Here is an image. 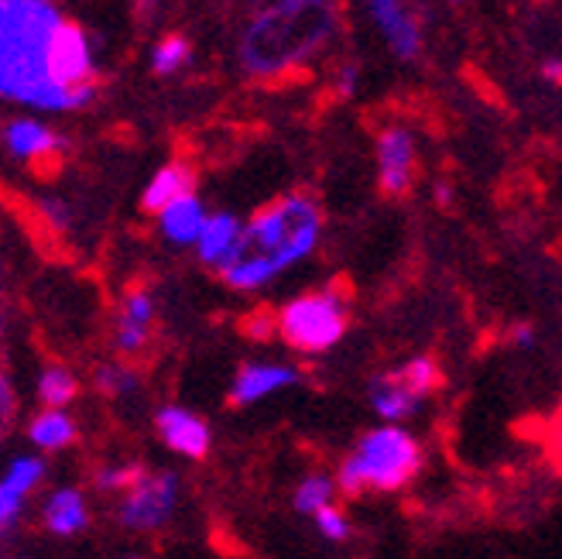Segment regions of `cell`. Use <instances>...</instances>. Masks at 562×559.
Listing matches in <instances>:
<instances>
[{
	"label": "cell",
	"mask_w": 562,
	"mask_h": 559,
	"mask_svg": "<svg viewBox=\"0 0 562 559\" xmlns=\"http://www.w3.org/2000/svg\"><path fill=\"white\" fill-rule=\"evenodd\" d=\"M274 320L278 340L295 354H326L344 340L350 326V292L340 282H329L316 292H302L281 305Z\"/></svg>",
	"instance_id": "5"
},
{
	"label": "cell",
	"mask_w": 562,
	"mask_h": 559,
	"mask_svg": "<svg viewBox=\"0 0 562 559\" xmlns=\"http://www.w3.org/2000/svg\"><path fill=\"white\" fill-rule=\"evenodd\" d=\"M536 4H549V0H536Z\"/></svg>",
	"instance_id": "36"
},
{
	"label": "cell",
	"mask_w": 562,
	"mask_h": 559,
	"mask_svg": "<svg viewBox=\"0 0 562 559\" xmlns=\"http://www.w3.org/2000/svg\"><path fill=\"white\" fill-rule=\"evenodd\" d=\"M0 145L4 152L27 165V169H42V165H55L66 155V137L55 131L48 121L35 118V114H21L11 118L4 127H0Z\"/></svg>",
	"instance_id": "8"
},
{
	"label": "cell",
	"mask_w": 562,
	"mask_h": 559,
	"mask_svg": "<svg viewBox=\"0 0 562 559\" xmlns=\"http://www.w3.org/2000/svg\"><path fill=\"white\" fill-rule=\"evenodd\" d=\"M333 35V0H258L237 35V66L247 79H281L313 63Z\"/></svg>",
	"instance_id": "3"
},
{
	"label": "cell",
	"mask_w": 562,
	"mask_h": 559,
	"mask_svg": "<svg viewBox=\"0 0 562 559\" xmlns=\"http://www.w3.org/2000/svg\"><path fill=\"white\" fill-rule=\"evenodd\" d=\"M360 87V69L357 63H344L340 69H336V93L340 97H353Z\"/></svg>",
	"instance_id": "30"
},
{
	"label": "cell",
	"mask_w": 562,
	"mask_h": 559,
	"mask_svg": "<svg viewBox=\"0 0 562 559\" xmlns=\"http://www.w3.org/2000/svg\"><path fill=\"white\" fill-rule=\"evenodd\" d=\"M422 463H426L422 446L405 426H378L353 443V450L340 460L333 478L336 491L347 497H360L368 491L391 494L408 488L418 478Z\"/></svg>",
	"instance_id": "4"
},
{
	"label": "cell",
	"mask_w": 562,
	"mask_h": 559,
	"mask_svg": "<svg viewBox=\"0 0 562 559\" xmlns=\"http://www.w3.org/2000/svg\"><path fill=\"white\" fill-rule=\"evenodd\" d=\"M14 405H18V399H14V384H11V378L0 371V436L8 433V423H11V415H14Z\"/></svg>",
	"instance_id": "29"
},
{
	"label": "cell",
	"mask_w": 562,
	"mask_h": 559,
	"mask_svg": "<svg viewBox=\"0 0 562 559\" xmlns=\"http://www.w3.org/2000/svg\"><path fill=\"white\" fill-rule=\"evenodd\" d=\"M161 8V0H131V11L137 21H151Z\"/></svg>",
	"instance_id": "31"
},
{
	"label": "cell",
	"mask_w": 562,
	"mask_h": 559,
	"mask_svg": "<svg viewBox=\"0 0 562 559\" xmlns=\"http://www.w3.org/2000/svg\"><path fill=\"white\" fill-rule=\"evenodd\" d=\"M531 340H536V329H531V323H518L512 329V347L525 350V347H531Z\"/></svg>",
	"instance_id": "32"
},
{
	"label": "cell",
	"mask_w": 562,
	"mask_h": 559,
	"mask_svg": "<svg viewBox=\"0 0 562 559\" xmlns=\"http://www.w3.org/2000/svg\"><path fill=\"white\" fill-rule=\"evenodd\" d=\"M240 237H244V220H237L227 210L210 213L200 241H195V258H200V265H206V268H213L220 275L223 268L234 261L237 247H240Z\"/></svg>",
	"instance_id": "13"
},
{
	"label": "cell",
	"mask_w": 562,
	"mask_h": 559,
	"mask_svg": "<svg viewBox=\"0 0 562 559\" xmlns=\"http://www.w3.org/2000/svg\"><path fill=\"white\" fill-rule=\"evenodd\" d=\"M244 333L250 340H271L278 337V320L271 310H255L247 320H244Z\"/></svg>",
	"instance_id": "28"
},
{
	"label": "cell",
	"mask_w": 562,
	"mask_h": 559,
	"mask_svg": "<svg viewBox=\"0 0 562 559\" xmlns=\"http://www.w3.org/2000/svg\"><path fill=\"white\" fill-rule=\"evenodd\" d=\"M93 388L103 399H127L140 388V371L131 360H106L93 371Z\"/></svg>",
	"instance_id": "20"
},
{
	"label": "cell",
	"mask_w": 562,
	"mask_h": 559,
	"mask_svg": "<svg viewBox=\"0 0 562 559\" xmlns=\"http://www.w3.org/2000/svg\"><path fill=\"white\" fill-rule=\"evenodd\" d=\"M155 320H158V305L151 289L140 282L127 286L117 299L114 329H110V344H114L117 360L137 365L148 354V347L155 344Z\"/></svg>",
	"instance_id": "7"
},
{
	"label": "cell",
	"mask_w": 562,
	"mask_h": 559,
	"mask_svg": "<svg viewBox=\"0 0 562 559\" xmlns=\"http://www.w3.org/2000/svg\"><path fill=\"white\" fill-rule=\"evenodd\" d=\"M97 90L93 38L59 0H0V103L72 114L90 107Z\"/></svg>",
	"instance_id": "1"
},
{
	"label": "cell",
	"mask_w": 562,
	"mask_h": 559,
	"mask_svg": "<svg viewBox=\"0 0 562 559\" xmlns=\"http://www.w3.org/2000/svg\"><path fill=\"white\" fill-rule=\"evenodd\" d=\"M155 429L161 436V443L168 446L172 454L186 457V460H203L210 454V426L203 423L200 415L182 409V405H165L155 415Z\"/></svg>",
	"instance_id": "11"
},
{
	"label": "cell",
	"mask_w": 562,
	"mask_h": 559,
	"mask_svg": "<svg viewBox=\"0 0 562 559\" xmlns=\"http://www.w3.org/2000/svg\"><path fill=\"white\" fill-rule=\"evenodd\" d=\"M206 216H210V210L195 192L182 195V200L168 203L161 213H155L158 234L172 247H195V241H200V234L206 227Z\"/></svg>",
	"instance_id": "14"
},
{
	"label": "cell",
	"mask_w": 562,
	"mask_h": 559,
	"mask_svg": "<svg viewBox=\"0 0 562 559\" xmlns=\"http://www.w3.org/2000/svg\"><path fill=\"white\" fill-rule=\"evenodd\" d=\"M27 439L45 454H59L76 443V418L69 415V409H42L27 426Z\"/></svg>",
	"instance_id": "18"
},
{
	"label": "cell",
	"mask_w": 562,
	"mask_h": 559,
	"mask_svg": "<svg viewBox=\"0 0 562 559\" xmlns=\"http://www.w3.org/2000/svg\"><path fill=\"white\" fill-rule=\"evenodd\" d=\"M323 237V210L308 192H285L244 223L234 261L220 271L234 292H258L302 265Z\"/></svg>",
	"instance_id": "2"
},
{
	"label": "cell",
	"mask_w": 562,
	"mask_h": 559,
	"mask_svg": "<svg viewBox=\"0 0 562 559\" xmlns=\"http://www.w3.org/2000/svg\"><path fill=\"white\" fill-rule=\"evenodd\" d=\"M42 522L52 536H79L82 528L90 525V505H87V497H82V491L76 488H59V491H52L45 497V505H42Z\"/></svg>",
	"instance_id": "16"
},
{
	"label": "cell",
	"mask_w": 562,
	"mask_h": 559,
	"mask_svg": "<svg viewBox=\"0 0 562 559\" xmlns=\"http://www.w3.org/2000/svg\"><path fill=\"white\" fill-rule=\"evenodd\" d=\"M24 501H27L24 494H18L14 488H8L4 481H0V539H4L14 528V522L21 518Z\"/></svg>",
	"instance_id": "27"
},
{
	"label": "cell",
	"mask_w": 562,
	"mask_h": 559,
	"mask_svg": "<svg viewBox=\"0 0 562 559\" xmlns=\"http://www.w3.org/2000/svg\"><path fill=\"white\" fill-rule=\"evenodd\" d=\"M299 384V371L289 368V365H271V360H250L244 365L231 384V405L237 409H247V405H258L278 391H285Z\"/></svg>",
	"instance_id": "12"
},
{
	"label": "cell",
	"mask_w": 562,
	"mask_h": 559,
	"mask_svg": "<svg viewBox=\"0 0 562 559\" xmlns=\"http://www.w3.org/2000/svg\"><path fill=\"white\" fill-rule=\"evenodd\" d=\"M363 8H368L374 27L398 59H405V63L418 59L422 42L426 38H422L418 14L405 4V0H363Z\"/></svg>",
	"instance_id": "10"
},
{
	"label": "cell",
	"mask_w": 562,
	"mask_h": 559,
	"mask_svg": "<svg viewBox=\"0 0 562 559\" xmlns=\"http://www.w3.org/2000/svg\"><path fill=\"white\" fill-rule=\"evenodd\" d=\"M415 137L402 124H387L378 134V186L384 195H405L415 182Z\"/></svg>",
	"instance_id": "9"
},
{
	"label": "cell",
	"mask_w": 562,
	"mask_h": 559,
	"mask_svg": "<svg viewBox=\"0 0 562 559\" xmlns=\"http://www.w3.org/2000/svg\"><path fill=\"white\" fill-rule=\"evenodd\" d=\"M371 409L384 418L387 426H398V423H408V418L418 412L422 399L412 395L408 384L398 378V371H384L371 381Z\"/></svg>",
	"instance_id": "17"
},
{
	"label": "cell",
	"mask_w": 562,
	"mask_h": 559,
	"mask_svg": "<svg viewBox=\"0 0 562 559\" xmlns=\"http://www.w3.org/2000/svg\"><path fill=\"white\" fill-rule=\"evenodd\" d=\"M79 395V381L66 365H45L38 374V402L45 409H69Z\"/></svg>",
	"instance_id": "21"
},
{
	"label": "cell",
	"mask_w": 562,
	"mask_h": 559,
	"mask_svg": "<svg viewBox=\"0 0 562 559\" xmlns=\"http://www.w3.org/2000/svg\"><path fill=\"white\" fill-rule=\"evenodd\" d=\"M189 59H192V45L186 35L176 32H165L148 52V66L155 76H176L189 66Z\"/></svg>",
	"instance_id": "22"
},
{
	"label": "cell",
	"mask_w": 562,
	"mask_h": 559,
	"mask_svg": "<svg viewBox=\"0 0 562 559\" xmlns=\"http://www.w3.org/2000/svg\"><path fill=\"white\" fill-rule=\"evenodd\" d=\"M195 192V169L189 161L176 158V161H165L161 169L148 179L145 192H140V206L148 213H161L168 203L182 200V195Z\"/></svg>",
	"instance_id": "15"
},
{
	"label": "cell",
	"mask_w": 562,
	"mask_h": 559,
	"mask_svg": "<svg viewBox=\"0 0 562 559\" xmlns=\"http://www.w3.org/2000/svg\"><path fill=\"white\" fill-rule=\"evenodd\" d=\"M336 494H340V491H336V478H333V473L316 470V473H305V478L299 481L292 505L302 515H316V512L336 505Z\"/></svg>",
	"instance_id": "19"
},
{
	"label": "cell",
	"mask_w": 562,
	"mask_h": 559,
	"mask_svg": "<svg viewBox=\"0 0 562 559\" xmlns=\"http://www.w3.org/2000/svg\"><path fill=\"white\" fill-rule=\"evenodd\" d=\"M313 522H316V528H319V536L329 539V543H347L350 533H353V528H350V518H347V512H344L340 505H329V508L316 512Z\"/></svg>",
	"instance_id": "26"
},
{
	"label": "cell",
	"mask_w": 562,
	"mask_h": 559,
	"mask_svg": "<svg viewBox=\"0 0 562 559\" xmlns=\"http://www.w3.org/2000/svg\"><path fill=\"white\" fill-rule=\"evenodd\" d=\"M436 200H439V206H446L449 200H453V189H449L446 182H439V186H436Z\"/></svg>",
	"instance_id": "34"
},
{
	"label": "cell",
	"mask_w": 562,
	"mask_h": 559,
	"mask_svg": "<svg viewBox=\"0 0 562 559\" xmlns=\"http://www.w3.org/2000/svg\"><path fill=\"white\" fill-rule=\"evenodd\" d=\"M542 79L549 87H562V59H546L542 63Z\"/></svg>",
	"instance_id": "33"
},
{
	"label": "cell",
	"mask_w": 562,
	"mask_h": 559,
	"mask_svg": "<svg viewBox=\"0 0 562 559\" xmlns=\"http://www.w3.org/2000/svg\"><path fill=\"white\" fill-rule=\"evenodd\" d=\"M398 378L408 384L412 395L426 399V395H432V391L439 388V381H442V371H439V365H436V360H432L429 354H422V357H412V360H405V365L398 368Z\"/></svg>",
	"instance_id": "24"
},
{
	"label": "cell",
	"mask_w": 562,
	"mask_h": 559,
	"mask_svg": "<svg viewBox=\"0 0 562 559\" xmlns=\"http://www.w3.org/2000/svg\"><path fill=\"white\" fill-rule=\"evenodd\" d=\"M42 478H45V460L42 457H32V454H27V457H14L8 463V470H4V484L14 488L24 497L42 484Z\"/></svg>",
	"instance_id": "25"
},
{
	"label": "cell",
	"mask_w": 562,
	"mask_h": 559,
	"mask_svg": "<svg viewBox=\"0 0 562 559\" xmlns=\"http://www.w3.org/2000/svg\"><path fill=\"white\" fill-rule=\"evenodd\" d=\"M4 337H8V316L0 310V354H4Z\"/></svg>",
	"instance_id": "35"
},
{
	"label": "cell",
	"mask_w": 562,
	"mask_h": 559,
	"mask_svg": "<svg viewBox=\"0 0 562 559\" xmlns=\"http://www.w3.org/2000/svg\"><path fill=\"white\" fill-rule=\"evenodd\" d=\"M140 478H145V467L117 460V463H103L93 470V488L100 494H127Z\"/></svg>",
	"instance_id": "23"
},
{
	"label": "cell",
	"mask_w": 562,
	"mask_h": 559,
	"mask_svg": "<svg viewBox=\"0 0 562 559\" xmlns=\"http://www.w3.org/2000/svg\"><path fill=\"white\" fill-rule=\"evenodd\" d=\"M182 497V481L172 470H145L127 494H121L117 518L131 533H158L172 522Z\"/></svg>",
	"instance_id": "6"
}]
</instances>
